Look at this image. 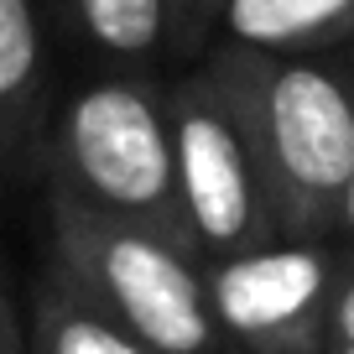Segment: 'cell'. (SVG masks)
Returning <instances> with one entry per match:
<instances>
[{"label":"cell","mask_w":354,"mask_h":354,"mask_svg":"<svg viewBox=\"0 0 354 354\" xmlns=\"http://www.w3.org/2000/svg\"><path fill=\"white\" fill-rule=\"evenodd\" d=\"M198 63L224 84L250 131L277 234L333 240L344 183L354 172V68L230 42L209 47Z\"/></svg>","instance_id":"cell-1"},{"label":"cell","mask_w":354,"mask_h":354,"mask_svg":"<svg viewBox=\"0 0 354 354\" xmlns=\"http://www.w3.org/2000/svg\"><path fill=\"white\" fill-rule=\"evenodd\" d=\"M37 172L47 177V188H63L120 219L151 224L193 250L177 198L167 94L151 73L115 68L73 88L63 110H53Z\"/></svg>","instance_id":"cell-2"},{"label":"cell","mask_w":354,"mask_h":354,"mask_svg":"<svg viewBox=\"0 0 354 354\" xmlns=\"http://www.w3.org/2000/svg\"><path fill=\"white\" fill-rule=\"evenodd\" d=\"M47 255L68 266L151 354H230L203 261L151 224L47 188Z\"/></svg>","instance_id":"cell-3"},{"label":"cell","mask_w":354,"mask_h":354,"mask_svg":"<svg viewBox=\"0 0 354 354\" xmlns=\"http://www.w3.org/2000/svg\"><path fill=\"white\" fill-rule=\"evenodd\" d=\"M162 94L167 120H172L183 224H188L198 261H219V255L250 250L261 240H277L261 156H255L250 131L234 115L224 84L203 63H188V73L162 84Z\"/></svg>","instance_id":"cell-4"},{"label":"cell","mask_w":354,"mask_h":354,"mask_svg":"<svg viewBox=\"0 0 354 354\" xmlns=\"http://www.w3.org/2000/svg\"><path fill=\"white\" fill-rule=\"evenodd\" d=\"M339 271V240H287V234L203 261L209 308L234 354H323Z\"/></svg>","instance_id":"cell-5"},{"label":"cell","mask_w":354,"mask_h":354,"mask_svg":"<svg viewBox=\"0 0 354 354\" xmlns=\"http://www.w3.org/2000/svg\"><path fill=\"white\" fill-rule=\"evenodd\" d=\"M219 0H63L73 37L125 73L188 68L214 47Z\"/></svg>","instance_id":"cell-6"},{"label":"cell","mask_w":354,"mask_h":354,"mask_svg":"<svg viewBox=\"0 0 354 354\" xmlns=\"http://www.w3.org/2000/svg\"><path fill=\"white\" fill-rule=\"evenodd\" d=\"M47 21L42 0H0V188L37 172L53 104H47Z\"/></svg>","instance_id":"cell-7"},{"label":"cell","mask_w":354,"mask_h":354,"mask_svg":"<svg viewBox=\"0 0 354 354\" xmlns=\"http://www.w3.org/2000/svg\"><path fill=\"white\" fill-rule=\"evenodd\" d=\"M255 47L281 57H323L354 47V0H219L214 47Z\"/></svg>","instance_id":"cell-8"},{"label":"cell","mask_w":354,"mask_h":354,"mask_svg":"<svg viewBox=\"0 0 354 354\" xmlns=\"http://www.w3.org/2000/svg\"><path fill=\"white\" fill-rule=\"evenodd\" d=\"M26 344H32V354H151L68 266H57L53 255L42 261V271H37V281H32Z\"/></svg>","instance_id":"cell-9"},{"label":"cell","mask_w":354,"mask_h":354,"mask_svg":"<svg viewBox=\"0 0 354 354\" xmlns=\"http://www.w3.org/2000/svg\"><path fill=\"white\" fill-rule=\"evenodd\" d=\"M0 354H32L26 344V313L16 302V281H11V266L0 261Z\"/></svg>","instance_id":"cell-10"},{"label":"cell","mask_w":354,"mask_h":354,"mask_svg":"<svg viewBox=\"0 0 354 354\" xmlns=\"http://www.w3.org/2000/svg\"><path fill=\"white\" fill-rule=\"evenodd\" d=\"M354 344V255L344 250V271L333 287V308H328V344Z\"/></svg>","instance_id":"cell-11"},{"label":"cell","mask_w":354,"mask_h":354,"mask_svg":"<svg viewBox=\"0 0 354 354\" xmlns=\"http://www.w3.org/2000/svg\"><path fill=\"white\" fill-rule=\"evenodd\" d=\"M333 240H339L344 250L354 255V172H349V183H344V198H339V224H333Z\"/></svg>","instance_id":"cell-12"},{"label":"cell","mask_w":354,"mask_h":354,"mask_svg":"<svg viewBox=\"0 0 354 354\" xmlns=\"http://www.w3.org/2000/svg\"><path fill=\"white\" fill-rule=\"evenodd\" d=\"M323 354H354V344H339V339H333V344H323Z\"/></svg>","instance_id":"cell-13"},{"label":"cell","mask_w":354,"mask_h":354,"mask_svg":"<svg viewBox=\"0 0 354 354\" xmlns=\"http://www.w3.org/2000/svg\"><path fill=\"white\" fill-rule=\"evenodd\" d=\"M349 53H354V47H349Z\"/></svg>","instance_id":"cell-14"},{"label":"cell","mask_w":354,"mask_h":354,"mask_svg":"<svg viewBox=\"0 0 354 354\" xmlns=\"http://www.w3.org/2000/svg\"><path fill=\"white\" fill-rule=\"evenodd\" d=\"M230 354H234V349H230Z\"/></svg>","instance_id":"cell-15"}]
</instances>
